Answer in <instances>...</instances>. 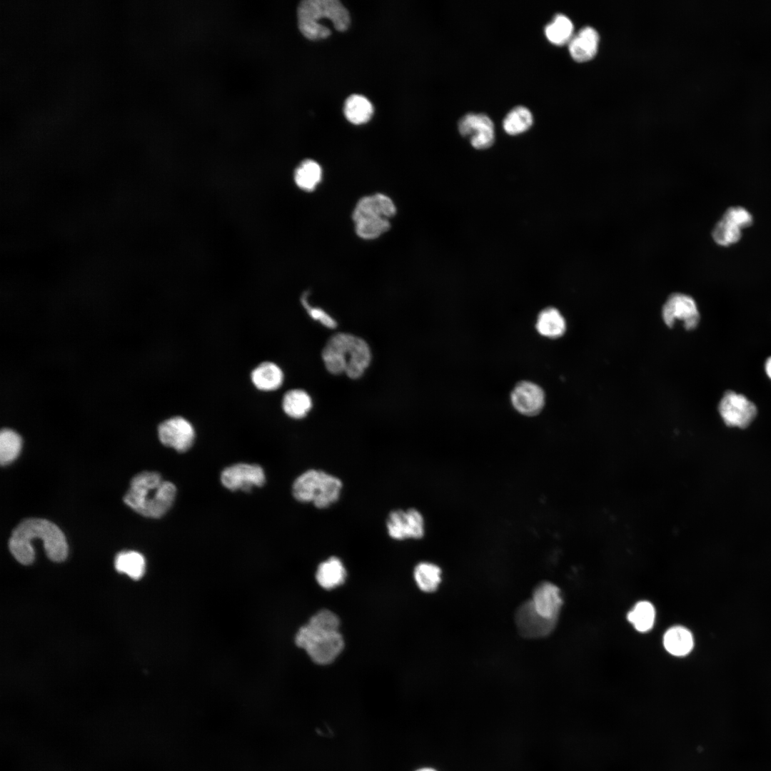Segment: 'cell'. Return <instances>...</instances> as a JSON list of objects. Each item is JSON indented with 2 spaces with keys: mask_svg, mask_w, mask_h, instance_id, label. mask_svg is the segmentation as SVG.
Listing matches in <instances>:
<instances>
[{
  "mask_svg": "<svg viewBox=\"0 0 771 771\" xmlns=\"http://www.w3.org/2000/svg\"><path fill=\"white\" fill-rule=\"evenodd\" d=\"M297 14L301 32L311 40L325 39L331 34L330 29L319 23L321 19H329L339 31H346L351 21L348 10L337 0L303 1Z\"/></svg>",
  "mask_w": 771,
  "mask_h": 771,
  "instance_id": "4",
  "label": "cell"
},
{
  "mask_svg": "<svg viewBox=\"0 0 771 771\" xmlns=\"http://www.w3.org/2000/svg\"><path fill=\"white\" fill-rule=\"evenodd\" d=\"M662 644L670 655L679 657H685L692 650L694 638L689 629L682 625H675L664 633Z\"/></svg>",
  "mask_w": 771,
  "mask_h": 771,
  "instance_id": "18",
  "label": "cell"
},
{
  "mask_svg": "<svg viewBox=\"0 0 771 771\" xmlns=\"http://www.w3.org/2000/svg\"><path fill=\"white\" fill-rule=\"evenodd\" d=\"M327 371L333 375L345 373L351 379L361 378L371 361L368 344L363 338L346 333L332 336L321 353Z\"/></svg>",
  "mask_w": 771,
  "mask_h": 771,
  "instance_id": "3",
  "label": "cell"
},
{
  "mask_svg": "<svg viewBox=\"0 0 771 771\" xmlns=\"http://www.w3.org/2000/svg\"><path fill=\"white\" fill-rule=\"evenodd\" d=\"M416 771H436V770H435L434 769H432V768L425 767V768H422V769L418 770Z\"/></svg>",
  "mask_w": 771,
  "mask_h": 771,
  "instance_id": "35",
  "label": "cell"
},
{
  "mask_svg": "<svg viewBox=\"0 0 771 771\" xmlns=\"http://www.w3.org/2000/svg\"><path fill=\"white\" fill-rule=\"evenodd\" d=\"M742 228L735 221L722 216L715 225L712 237L719 246H729L737 243L742 238Z\"/></svg>",
  "mask_w": 771,
  "mask_h": 771,
  "instance_id": "29",
  "label": "cell"
},
{
  "mask_svg": "<svg viewBox=\"0 0 771 771\" xmlns=\"http://www.w3.org/2000/svg\"><path fill=\"white\" fill-rule=\"evenodd\" d=\"M40 539L48 558L55 562L66 559L68 545L66 538L54 523L41 518H29L21 522L13 530L9 548L20 563L29 565L34 561V550L31 543Z\"/></svg>",
  "mask_w": 771,
  "mask_h": 771,
  "instance_id": "1",
  "label": "cell"
},
{
  "mask_svg": "<svg viewBox=\"0 0 771 771\" xmlns=\"http://www.w3.org/2000/svg\"><path fill=\"white\" fill-rule=\"evenodd\" d=\"M530 600L540 615L558 621L563 598L557 585L550 582L540 583L533 590Z\"/></svg>",
  "mask_w": 771,
  "mask_h": 771,
  "instance_id": "16",
  "label": "cell"
},
{
  "mask_svg": "<svg viewBox=\"0 0 771 771\" xmlns=\"http://www.w3.org/2000/svg\"><path fill=\"white\" fill-rule=\"evenodd\" d=\"M599 34L591 26L582 28L573 36L568 43L571 56L577 61H586L596 54L599 44Z\"/></svg>",
  "mask_w": 771,
  "mask_h": 771,
  "instance_id": "17",
  "label": "cell"
},
{
  "mask_svg": "<svg viewBox=\"0 0 771 771\" xmlns=\"http://www.w3.org/2000/svg\"><path fill=\"white\" fill-rule=\"evenodd\" d=\"M342 488L338 477L321 470L309 469L296 478L292 495L298 502L311 503L318 509H325L338 500Z\"/></svg>",
  "mask_w": 771,
  "mask_h": 771,
  "instance_id": "5",
  "label": "cell"
},
{
  "mask_svg": "<svg viewBox=\"0 0 771 771\" xmlns=\"http://www.w3.org/2000/svg\"><path fill=\"white\" fill-rule=\"evenodd\" d=\"M533 122L531 111L523 106L513 108L503 121L505 131L510 135H517L528 130Z\"/></svg>",
  "mask_w": 771,
  "mask_h": 771,
  "instance_id": "28",
  "label": "cell"
},
{
  "mask_svg": "<svg viewBox=\"0 0 771 771\" xmlns=\"http://www.w3.org/2000/svg\"><path fill=\"white\" fill-rule=\"evenodd\" d=\"M535 326L541 336L550 338L562 336L566 330L565 318L557 308L553 307L546 308L539 313Z\"/></svg>",
  "mask_w": 771,
  "mask_h": 771,
  "instance_id": "21",
  "label": "cell"
},
{
  "mask_svg": "<svg viewBox=\"0 0 771 771\" xmlns=\"http://www.w3.org/2000/svg\"><path fill=\"white\" fill-rule=\"evenodd\" d=\"M514 408L527 416L538 415L545 404V393L537 384L521 381L516 384L510 395Z\"/></svg>",
  "mask_w": 771,
  "mask_h": 771,
  "instance_id": "15",
  "label": "cell"
},
{
  "mask_svg": "<svg viewBox=\"0 0 771 771\" xmlns=\"http://www.w3.org/2000/svg\"><path fill=\"white\" fill-rule=\"evenodd\" d=\"M665 324L672 327L676 320L683 322L687 330L695 328L700 321V313L695 300L690 296L676 293L670 295L662 311Z\"/></svg>",
  "mask_w": 771,
  "mask_h": 771,
  "instance_id": "11",
  "label": "cell"
},
{
  "mask_svg": "<svg viewBox=\"0 0 771 771\" xmlns=\"http://www.w3.org/2000/svg\"><path fill=\"white\" fill-rule=\"evenodd\" d=\"M515 621L519 633L526 638L548 636L553 631L558 622L540 615L530 600L522 603L516 610Z\"/></svg>",
  "mask_w": 771,
  "mask_h": 771,
  "instance_id": "14",
  "label": "cell"
},
{
  "mask_svg": "<svg viewBox=\"0 0 771 771\" xmlns=\"http://www.w3.org/2000/svg\"><path fill=\"white\" fill-rule=\"evenodd\" d=\"M765 371L767 377L771 380V356L767 358L765 361Z\"/></svg>",
  "mask_w": 771,
  "mask_h": 771,
  "instance_id": "34",
  "label": "cell"
},
{
  "mask_svg": "<svg viewBox=\"0 0 771 771\" xmlns=\"http://www.w3.org/2000/svg\"><path fill=\"white\" fill-rule=\"evenodd\" d=\"M396 208L387 196L376 193L365 196L357 203L353 213L356 232L364 239H374L388 231V218L395 216Z\"/></svg>",
  "mask_w": 771,
  "mask_h": 771,
  "instance_id": "6",
  "label": "cell"
},
{
  "mask_svg": "<svg viewBox=\"0 0 771 771\" xmlns=\"http://www.w3.org/2000/svg\"><path fill=\"white\" fill-rule=\"evenodd\" d=\"M346 575V570L341 559L332 556L318 565L316 579L322 588L332 589L343 584Z\"/></svg>",
  "mask_w": 771,
  "mask_h": 771,
  "instance_id": "20",
  "label": "cell"
},
{
  "mask_svg": "<svg viewBox=\"0 0 771 771\" xmlns=\"http://www.w3.org/2000/svg\"><path fill=\"white\" fill-rule=\"evenodd\" d=\"M722 216L737 223L742 229L750 227L753 223L752 215L742 206H730Z\"/></svg>",
  "mask_w": 771,
  "mask_h": 771,
  "instance_id": "33",
  "label": "cell"
},
{
  "mask_svg": "<svg viewBox=\"0 0 771 771\" xmlns=\"http://www.w3.org/2000/svg\"><path fill=\"white\" fill-rule=\"evenodd\" d=\"M322 178L321 166L313 160L302 161L294 171V181L298 188L306 191L316 188Z\"/></svg>",
  "mask_w": 771,
  "mask_h": 771,
  "instance_id": "26",
  "label": "cell"
},
{
  "mask_svg": "<svg viewBox=\"0 0 771 771\" xmlns=\"http://www.w3.org/2000/svg\"><path fill=\"white\" fill-rule=\"evenodd\" d=\"M263 468L256 464L237 463L226 468L221 474L222 485L228 490L249 492L253 487L264 485Z\"/></svg>",
  "mask_w": 771,
  "mask_h": 771,
  "instance_id": "12",
  "label": "cell"
},
{
  "mask_svg": "<svg viewBox=\"0 0 771 771\" xmlns=\"http://www.w3.org/2000/svg\"><path fill=\"white\" fill-rule=\"evenodd\" d=\"M22 445L20 435L15 431L4 428L0 433V462L2 465L11 463L19 455Z\"/></svg>",
  "mask_w": 771,
  "mask_h": 771,
  "instance_id": "31",
  "label": "cell"
},
{
  "mask_svg": "<svg viewBox=\"0 0 771 771\" xmlns=\"http://www.w3.org/2000/svg\"><path fill=\"white\" fill-rule=\"evenodd\" d=\"M251 378L254 386L262 391H273L281 387L283 382V373L281 368L273 362H263L251 372Z\"/></svg>",
  "mask_w": 771,
  "mask_h": 771,
  "instance_id": "19",
  "label": "cell"
},
{
  "mask_svg": "<svg viewBox=\"0 0 771 771\" xmlns=\"http://www.w3.org/2000/svg\"><path fill=\"white\" fill-rule=\"evenodd\" d=\"M343 112L351 123L358 125L370 120L373 108L372 104L366 97L353 94L346 100Z\"/></svg>",
  "mask_w": 771,
  "mask_h": 771,
  "instance_id": "24",
  "label": "cell"
},
{
  "mask_svg": "<svg viewBox=\"0 0 771 771\" xmlns=\"http://www.w3.org/2000/svg\"><path fill=\"white\" fill-rule=\"evenodd\" d=\"M295 640L296 645L319 665L331 663L344 646L338 630L323 626L311 619L298 630Z\"/></svg>",
  "mask_w": 771,
  "mask_h": 771,
  "instance_id": "7",
  "label": "cell"
},
{
  "mask_svg": "<svg viewBox=\"0 0 771 771\" xmlns=\"http://www.w3.org/2000/svg\"><path fill=\"white\" fill-rule=\"evenodd\" d=\"M176 495L173 483L163 480L158 473L143 471L132 478L124 500L140 515L159 518L171 508Z\"/></svg>",
  "mask_w": 771,
  "mask_h": 771,
  "instance_id": "2",
  "label": "cell"
},
{
  "mask_svg": "<svg viewBox=\"0 0 771 771\" xmlns=\"http://www.w3.org/2000/svg\"><path fill=\"white\" fill-rule=\"evenodd\" d=\"M544 31L549 41L561 46L569 43L573 37V24L567 16L558 14L545 26Z\"/></svg>",
  "mask_w": 771,
  "mask_h": 771,
  "instance_id": "25",
  "label": "cell"
},
{
  "mask_svg": "<svg viewBox=\"0 0 771 771\" xmlns=\"http://www.w3.org/2000/svg\"><path fill=\"white\" fill-rule=\"evenodd\" d=\"M656 618V610L652 603L647 600L636 603L627 615L628 621L635 630L645 633L652 630Z\"/></svg>",
  "mask_w": 771,
  "mask_h": 771,
  "instance_id": "23",
  "label": "cell"
},
{
  "mask_svg": "<svg viewBox=\"0 0 771 771\" xmlns=\"http://www.w3.org/2000/svg\"><path fill=\"white\" fill-rule=\"evenodd\" d=\"M386 526L388 535L395 540L420 539L425 533L423 517L415 508L390 511Z\"/></svg>",
  "mask_w": 771,
  "mask_h": 771,
  "instance_id": "9",
  "label": "cell"
},
{
  "mask_svg": "<svg viewBox=\"0 0 771 771\" xmlns=\"http://www.w3.org/2000/svg\"><path fill=\"white\" fill-rule=\"evenodd\" d=\"M719 413L727 426L745 428L755 418L757 409L745 395L726 391L718 405Z\"/></svg>",
  "mask_w": 771,
  "mask_h": 771,
  "instance_id": "8",
  "label": "cell"
},
{
  "mask_svg": "<svg viewBox=\"0 0 771 771\" xmlns=\"http://www.w3.org/2000/svg\"><path fill=\"white\" fill-rule=\"evenodd\" d=\"M312 405L311 396L301 389L288 390L282 399V408L284 413L295 419L306 417L311 410Z\"/></svg>",
  "mask_w": 771,
  "mask_h": 771,
  "instance_id": "22",
  "label": "cell"
},
{
  "mask_svg": "<svg viewBox=\"0 0 771 771\" xmlns=\"http://www.w3.org/2000/svg\"><path fill=\"white\" fill-rule=\"evenodd\" d=\"M158 434L162 444L181 453L190 449L195 440L193 425L181 416H174L162 422L158 428Z\"/></svg>",
  "mask_w": 771,
  "mask_h": 771,
  "instance_id": "13",
  "label": "cell"
},
{
  "mask_svg": "<svg viewBox=\"0 0 771 771\" xmlns=\"http://www.w3.org/2000/svg\"><path fill=\"white\" fill-rule=\"evenodd\" d=\"M301 303L308 314L313 320L319 321L322 325L328 328H334L337 326L336 321L328 313L321 308L313 307L308 303L307 300V293L303 295Z\"/></svg>",
  "mask_w": 771,
  "mask_h": 771,
  "instance_id": "32",
  "label": "cell"
},
{
  "mask_svg": "<svg viewBox=\"0 0 771 771\" xmlns=\"http://www.w3.org/2000/svg\"><path fill=\"white\" fill-rule=\"evenodd\" d=\"M458 128L463 136L469 138L475 148H488L494 143V124L485 114H466L459 120Z\"/></svg>",
  "mask_w": 771,
  "mask_h": 771,
  "instance_id": "10",
  "label": "cell"
},
{
  "mask_svg": "<svg viewBox=\"0 0 771 771\" xmlns=\"http://www.w3.org/2000/svg\"><path fill=\"white\" fill-rule=\"evenodd\" d=\"M440 568L431 563H418L413 572V575L418 588L425 593L434 592L441 581Z\"/></svg>",
  "mask_w": 771,
  "mask_h": 771,
  "instance_id": "30",
  "label": "cell"
},
{
  "mask_svg": "<svg viewBox=\"0 0 771 771\" xmlns=\"http://www.w3.org/2000/svg\"><path fill=\"white\" fill-rule=\"evenodd\" d=\"M115 568L133 580L140 579L144 574L146 563L143 556L136 551H123L115 558Z\"/></svg>",
  "mask_w": 771,
  "mask_h": 771,
  "instance_id": "27",
  "label": "cell"
}]
</instances>
